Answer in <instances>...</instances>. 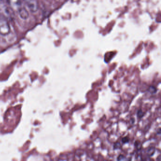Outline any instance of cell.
I'll return each mask as SVG.
<instances>
[{
  "label": "cell",
  "mask_w": 161,
  "mask_h": 161,
  "mask_svg": "<svg viewBox=\"0 0 161 161\" xmlns=\"http://www.w3.org/2000/svg\"><path fill=\"white\" fill-rule=\"evenodd\" d=\"M11 7H15L17 12L20 17L24 20H26L29 17V13L26 8L24 6L21 1H9Z\"/></svg>",
  "instance_id": "7a4b0ae2"
},
{
  "label": "cell",
  "mask_w": 161,
  "mask_h": 161,
  "mask_svg": "<svg viewBox=\"0 0 161 161\" xmlns=\"http://www.w3.org/2000/svg\"><path fill=\"white\" fill-rule=\"evenodd\" d=\"M122 141L123 144H127L130 142V139L128 136H125L122 139Z\"/></svg>",
  "instance_id": "9c48e42d"
},
{
  "label": "cell",
  "mask_w": 161,
  "mask_h": 161,
  "mask_svg": "<svg viewBox=\"0 0 161 161\" xmlns=\"http://www.w3.org/2000/svg\"><path fill=\"white\" fill-rule=\"evenodd\" d=\"M134 145H135L136 148V149L138 150L141 149L142 145L141 143L139 141H136L135 142Z\"/></svg>",
  "instance_id": "8992f818"
},
{
  "label": "cell",
  "mask_w": 161,
  "mask_h": 161,
  "mask_svg": "<svg viewBox=\"0 0 161 161\" xmlns=\"http://www.w3.org/2000/svg\"><path fill=\"white\" fill-rule=\"evenodd\" d=\"M144 113L141 110L138 111V113H137V117L139 119H141L144 116Z\"/></svg>",
  "instance_id": "ba28073f"
},
{
  "label": "cell",
  "mask_w": 161,
  "mask_h": 161,
  "mask_svg": "<svg viewBox=\"0 0 161 161\" xmlns=\"http://www.w3.org/2000/svg\"><path fill=\"white\" fill-rule=\"evenodd\" d=\"M122 148V145L120 144V143L119 142H117L114 143V145H113V149H119Z\"/></svg>",
  "instance_id": "52a82bcc"
},
{
  "label": "cell",
  "mask_w": 161,
  "mask_h": 161,
  "mask_svg": "<svg viewBox=\"0 0 161 161\" xmlns=\"http://www.w3.org/2000/svg\"><path fill=\"white\" fill-rule=\"evenodd\" d=\"M155 149L153 147H152L148 149L147 151V154L149 156L151 157L155 154Z\"/></svg>",
  "instance_id": "5b68a950"
},
{
  "label": "cell",
  "mask_w": 161,
  "mask_h": 161,
  "mask_svg": "<svg viewBox=\"0 0 161 161\" xmlns=\"http://www.w3.org/2000/svg\"><path fill=\"white\" fill-rule=\"evenodd\" d=\"M0 15L6 18L8 20L14 19L15 13L9 1L0 0Z\"/></svg>",
  "instance_id": "6da1fadb"
},
{
  "label": "cell",
  "mask_w": 161,
  "mask_h": 161,
  "mask_svg": "<svg viewBox=\"0 0 161 161\" xmlns=\"http://www.w3.org/2000/svg\"><path fill=\"white\" fill-rule=\"evenodd\" d=\"M25 5L31 13H35L38 10L39 8L38 3L36 0H27L25 1Z\"/></svg>",
  "instance_id": "277c9868"
},
{
  "label": "cell",
  "mask_w": 161,
  "mask_h": 161,
  "mask_svg": "<svg viewBox=\"0 0 161 161\" xmlns=\"http://www.w3.org/2000/svg\"><path fill=\"white\" fill-rule=\"evenodd\" d=\"M10 31V24L8 20L0 15V34L3 36H6L9 34Z\"/></svg>",
  "instance_id": "3957f363"
},
{
  "label": "cell",
  "mask_w": 161,
  "mask_h": 161,
  "mask_svg": "<svg viewBox=\"0 0 161 161\" xmlns=\"http://www.w3.org/2000/svg\"><path fill=\"white\" fill-rule=\"evenodd\" d=\"M124 158H125V156L123 155L120 154V155H119L117 158V161H122Z\"/></svg>",
  "instance_id": "30bf717a"
},
{
  "label": "cell",
  "mask_w": 161,
  "mask_h": 161,
  "mask_svg": "<svg viewBox=\"0 0 161 161\" xmlns=\"http://www.w3.org/2000/svg\"></svg>",
  "instance_id": "8fae6325"
}]
</instances>
